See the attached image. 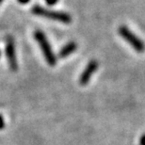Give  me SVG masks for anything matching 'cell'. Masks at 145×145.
Wrapping results in <instances>:
<instances>
[{
	"label": "cell",
	"instance_id": "30bf717a",
	"mask_svg": "<svg viewBox=\"0 0 145 145\" xmlns=\"http://www.w3.org/2000/svg\"><path fill=\"white\" fill-rule=\"evenodd\" d=\"M29 1H30V0H18V2L21 3V4H27Z\"/></svg>",
	"mask_w": 145,
	"mask_h": 145
},
{
	"label": "cell",
	"instance_id": "52a82bcc",
	"mask_svg": "<svg viewBox=\"0 0 145 145\" xmlns=\"http://www.w3.org/2000/svg\"><path fill=\"white\" fill-rule=\"evenodd\" d=\"M5 127V121H4V118L0 115V130H2L3 128Z\"/></svg>",
	"mask_w": 145,
	"mask_h": 145
},
{
	"label": "cell",
	"instance_id": "5b68a950",
	"mask_svg": "<svg viewBox=\"0 0 145 145\" xmlns=\"http://www.w3.org/2000/svg\"><path fill=\"white\" fill-rule=\"evenodd\" d=\"M98 68V62L96 60H91L89 62V64L87 65L85 70L81 74V76L79 78V83L81 85H87L89 83V79H91V75L96 72Z\"/></svg>",
	"mask_w": 145,
	"mask_h": 145
},
{
	"label": "cell",
	"instance_id": "9c48e42d",
	"mask_svg": "<svg viewBox=\"0 0 145 145\" xmlns=\"http://www.w3.org/2000/svg\"><path fill=\"white\" fill-rule=\"evenodd\" d=\"M140 145H145V134H143L140 138Z\"/></svg>",
	"mask_w": 145,
	"mask_h": 145
},
{
	"label": "cell",
	"instance_id": "ba28073f",
	"mask_svg": "<svg viewBox=\"0 0 145 145\" xmlns=\"http://www.w3.org/2000/svg\"><path fill=\"white\" fill-rule=\"evenodd\" d=\"M57 1H59V0H45L46 4L49 5V6H53L55 4H57Z\"/></svg>",
	"mask_w": 145,
	"mask_h": 145
},
{
	"label": "cell",
	"instance_id": "3957f363",
	"mask_svg": "<svg viewBox=\"0 0 145 145\" xmlns=\"http://www.w3.org/2000/svg\"><path fill=\"white\" fill-rule=\"evenodd\" d=\"M119 34L138 52H143L145 45L140 38H138L134 33H132L126 27H121L119 28Z\"/></svg>",
	"mask_w": 145,
	"mask_h": 145
},
{
	"label": "cell",
	"instance_id": "6da1fadb",
	"mask_svg": "<svg viewBox=\"0 0 145 145\" xmlns=\"http://www.w3.org/2000/svg\"><path fill=\"white\" fill-rule=\"evenodd\" d=\"M32 12L38 16H42L44 18H48L54 21H59L64 24H69L72 22V17L68 13L61 12V11H55L44 8L40 6H35L32 8Z\"/></svg>",
	"mask_w": 145,
	"mask_h": 145
},
{
	"label": "cell",
	"instance_id": "8fae6325",
	"mask_svg": "<svg viewBox=\"0 0 145 145\" xmlns=\"http://www.w3.org/2000/svg\"><path fill=\"white\" fill-rule=\"evenodd\" d=\"M3 1V0H0V4H1V2Z\"/></svg>",
	"mask_w": 145,
	"mask_h": 145
},
{
	"label": "cell",
	"instance_id": "7a4b0ae2",
	"mask_svg": "<svg viewBox=\"0 0 145 145\" xmlns=\"http://www.w3.org/2000/svg\"><path fill=\"white\" fill-rule=\"evenodd\" d=\"M34 37H35V40H37V42L39 43L40 47L42 51L43 56H44L48 64L51 66L56 65L57 59H56V57H55L53 51H52L50 43H49L48 40L46 39L44 34H43L42 31L37 30L35 31V33H34Z\"/></svg>",
	"mask_w": 145,
	"mask_h": 145
},
{
	"label": "cell",
	"instance_id": "277c9868",
	"mask_svg": "<svg viewBox=\"0 0 145 145\" xmlns=\"http://www.w3.org/2000/svg\"><path fill=\"white\" fill-rule=\"evenodd\" d=\"M6 56H7L8 65L12 71L18 70V62H17L16 55H15V46L12 38H8L7 43H6Z\"/></svg>",
	"mask_w": 145,
	"mask_h": 145
},
{
	"label": "cell",
	"instance_id": "8992f818",
	"mask_svg": "<svg viewBox=\"0 0 145 145\" xmlns=\"http://www.w3.org/2000/svg\"><path fill=\"white\" fill-rule=\"evenodd\" d=\"M76 43H75L74 42H71L67 43L64 47L61 48V50L59 51V57H66L68 56H70L71 54H72L76 50Z\"/></svg>",
	"mask_w": 145,
	"mask_h": 145
}]
</instances>
